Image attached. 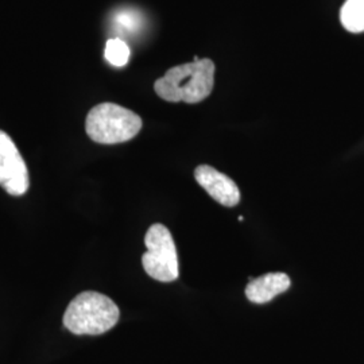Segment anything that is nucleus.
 Segmentation results:
<instances>
[{
    "mask_svg": "<svg viewBox=\"0 0 364 364\" xmlns=\"http://www.w3.org/2000/svg\"><path fill=\"white\" fill-rule=\"evenodd\" d=\"M105 55L111 65L120 68L130 61L131 50L123 39L111 38L107 41Z\"/></svg>",
    "mask_w": 364,
    "mask_h": 364,
    "instance_id": "1a4fd4ad",
    "label": "nucleus"
},
{
    "mask_svg": "<svg viewBox=\"0 0 364 364\" xmlns=\"http://www.w3.org/2000/svg\"><path fill=\"white\" fill-rule=\"evenodd\" d=\"M215 84V64L212 60H200L174 66L154 84L156 93L170 103L183 102L196 105L207 99Z\"/></svg>",
    "mask_w": 364,
    "mask_h": 364,
    "instance_id": "f257e3e1",
    "label": "nucleus"
},
{
    "mask_svg": "<svg viewBox=\"0 0 364 364\" xmlns=\"http://www.w3.org/2000/svg\"><path fill=\"white\" fill-rule=\"evenodd\" d=\"M115 22L117 25L129 30V31H136L141 26V15L132 10L129 11H119L115 16Z\"/></svg>",
    "mask_w": 364,
    "mask_h": 364,
    "instance_id": "9d476101",
    "label": "nucleus"
},
{
    "mask_svg": "<svg viewBox=\"0 0 364 364\" xmlns=\"http://www.w3.org/2000/svg\"><path fill=\"white\" fill-rule=\"evenodd\" d=\"M196 181L215 201L232 208L240 201V191L228 176L208 166L201 165L195 170Z\"/></svg>",
    "mask_w": 364,
    "mask_h": 364,
    "instance_id": "423d86ee",
    "label": "nucleus"
},
{
    "mask_svg": "<svg viewBox=\"0 0 364 364\" xmlns=\"http://www.w3.org/2000/svg\"><path fill=\"white\" fill-rule=\"evenodd\" d=\"M340 22L350 33H363L364 0H346L340 10Z\"/></svg>",
    "mask_w": 364,
    "mask_h": 364,
    "instance_id": "6e6552de",
    "label": "nucleus"
},
{
    "mask_svg": "<svg viewBox=\"0 0 364 364\" xmlns=\"http://www.w3.org/2000/svg\"><path fill=\"white\" fill-rule=\"evenodd\" d=\"M147 252L142 257L144 272L159 282H173L178 278V257L169 230L154 224L144 236Z\"/></svg>",
    "mask_w": 364,
    "mask_h": 364,
    "instance_id": "20e7f679",
    "label": "nucleus"
},
{
    "mask_svg": "<svg viewBox=\"0 0 364 364\" xmlns=\"http://www.w3.org/2000/svg\"><path fill=\"white\" fill-rule=\"evenodd\" d=\"M117 304L102 293L82 291L72 299L64 314V326L75 335H102L117 326Z\"/></svg>",
    "mask_w": 364,
    "mask_h": 364,
    "instance_id": "f03ea898",
    "label": "nucleus"
},
{
    "mask_svg": "<svg viewBox=\"0 0 364 364\" xmlns=\"http://www.w3.org/2000/svg\"><path fill=\"white\" fill-rule=\"evenodd\" d=\"M290 278L285 273H269L251 279L246 287V297L254 304H266L290 287Z\"/></svg>",
    "mask_w": 364,
    "mask_h": 364,
    "instance_id": "0eeeda50",
    "label": "nucleus"
},
{
    "mask_svg": "<svg viewBox=\"0 0 364 364\" xmlns=\"http://www.w3.org/2000/svg\"><path fill=\"white\" fill-rule=\"evenodd\" d=\"M0 186L11 196H23L30 178L25 159L10 135L0 130Z\"/></svg>",
    "mask_w": 364,
    "mask_h": 364,
    "instance_id": "39448f33",
    "label": "nucleus"
},
{
    "mask_svg": "<svg viewBox=\"0 0 364 364\" xmlns=\"http://www.w3.org/2000/svg\"><path fill=\"white\" fill-rule=\"evenodd\" d=\"M141 129L139 115L114 103L93 107L85 122L87 134L96 144H123L135 138Z\"/></svg>",
    "mask_w": 364,
    "mask_h": 364,
    "instance_id": "7ed1b4c3",
    "label": "nucleus"
}]
</instances>
